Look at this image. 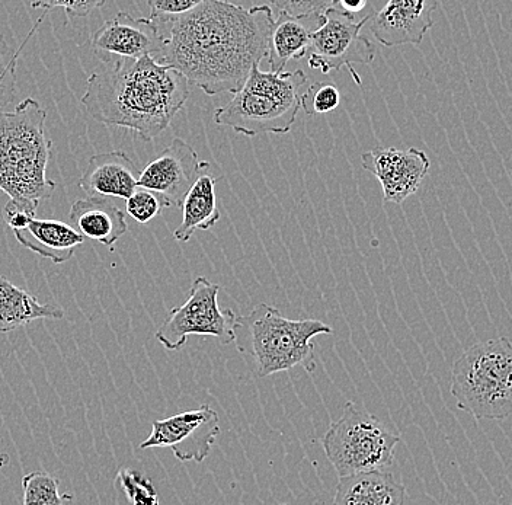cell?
<instances>
[{"label":"cell","instance_id":"6da1fadb","mask_svg":"<svg viewBox=\"0 0 512 505\" xmlns=\"http://www.w3.org/2000/svg\"><path fill=\"white\" fill-rule=\"evenodd\" d=\"M274 11L208 0L166 22L159 62L174 67L204 94H235L252 67L267 59Z\"/></svg>","mask_w":512,"mask_h":505},{"label":"cell","instance_id":"7a4b0ae2","mask_svg":"<svg viewBox=\"0 0 512 505\" xmlns=\"http://www.w3.org/2000/svg\"><path fill=\"white\" fill-rule=\"evenodd\" d=\"M181 72L153 57L124 59L94 73L83 94V107L99 123L126 127L144 142L168 129L190 97Z\"/></svg>","mask_w":512,"mask_h":505},{"label":"cell","instance_id":"3957f363","mask_svg":"<svg viewBox=\"0 0 512 505\" xmlns=\"http://www.w3.org/2000/svg\"><path fill=\"white\" fill-rule=\"evenodd\" d=\"M332 328L318 319H290L275 306H256L248 315L238 316L235 325L236 350L259 379L304 366L315 369L318 335H331Z\"/></svg>","mask_w":512,"mask_h":505},{"label":"cell","instance_id":"277c9868","mask_svg":"<svg viewBox=\"0 0 512 505\" xmlns=\"http://www.w3.org/2000/svg\"><path fill=\"white\" fill-rule=\"evenodd\" d=\"M47 113L27 98L14 111H0V190L15 200L40 204L56 190L47 166L53 143L46 136Z\"/></svg>","mask_w":512,"mask_h":505},{"label":"cell","instance_id":"5b68a950","mask_svg":"<svg viewBox=\"0 0 512 505\" xmlns=\"http://www.w3.org/2000/svg\"><path fill=\"white\" fill-rule=\"evenodd\" d=\"M306 86L303 70L264 72L255 65L233 98L217 108L214 123L249 137L286 134L302 110L300 98Z\"/></svg>","mask_w":512,"mask_h":505},{"label":"cell","instance_id":"8992f818","mask_svg":"<svg viewBox=\"0 0 512 505\" xmlns=\"http://www.w3.org/2000/svg\"><path fill=\"white\" fill-rule=\"evenodd\" d=\"M457 408L476 420H504L512 411V344L499 337L464 351L451 372Z\"/></svg>","mask_w":512,"mask_h":505},{"label":"cell","instance_id":"52a82bcc","mask_svg":"<svg viewBox=\"0 0 512 505\" xmlns=\"http://www.w3.org/2000/svg\"><path fill=\"white\" fill-rule=\"evenodd\" d=\"M399 441V434L376 415L348 402L342 417L326 431L323 447L338 476H347L389 468Z\"/></svg>","mask_w":512,"mask_h":505},{"label":"cell","instance_id":"ba28073f","mask_svg":"<svg viewBox=\"0 0 512 505\" xmlns=\"http://www.w3.org/2000/svg\"><path fill=\"white\" fill-rule=\"evenodd\" d=\"M219 284L206 277L195 278L187 302L169 312L156 331V340L168 351H178L190 335L214 337L220 344L235 341L236 313L219 306Z\"/></svg>","mask_w":512,"mask_h":505},{"label":"cell","instance_id":"9c48e42d","mask_svg":"<svg viewBox=\"0 0 512 505\" xmlns=\"http://www.w3.org/2000/svg\"><path fill=\"white\" fill-rule=\"evenodd\" d=\"M323 15L325 22L313 33L307 51L310 69L329 75L334 70L339 72L347 67L355 83L361 85V78L352 65H370L376 57L374 44L361 35L371 15L357 21L355 15L334 6L326 9Z\"/></svg>","mask_w":512,"mask_h":505},{"label":"cell","instance_id":"30bf717a","mask_svg":"<svg viewBox=\"0 0 512 505\" xmlns=\"http://www.w3.org/2000/svg\"><path fill=\"white\" fill-rule=\"evenodd\" d=\"M219 434V415L213 408L203 405L155 421L152 433L140 444V449L169 447L181 462L201 463L210 455Z\"/></svg>","mask_w":512,"mask_h":505},{"label":"cell","instance_id":"8fae6325","mask_svg":"<svg viewBox=\"0 0 512 505\" xmlns=\"http://www.w3.org/2000/svg\"><path fill=\"white\" fill-rule=\"evenodd\" d=\"M163 40L165 35L158 22L118 12L92 34L91 49L101 62L108 65L143 56L153 57L159 62Z\"/></svg>","mask_w":512,"mask_h":505},{"label":"cell","instance_id":"7c38bea8","mask_svg":"<svg viewBox=\"0 0 512 505\" xmlns=\"http://www.w3.org/2000/svg\"><path fill=\"white\" fill-rule=\"evenodd\" d=\"M361 166L382 184L384 201L402 204L421 187L430 171V159L416 147H374L361 155Z\"/></svg>","mask_w":512,"mask_h":505},{"label":"cell","instance_id":"4fadbf2b","mask_svg":"<svg viewBox=\"0 0 512 505\" xmlns=\"http://www.w3.org/2000/svg\"><path fill=\"white\" fill-rule=\"evenodd\" d=\"M203 163L197 152L182 139L172 140L137 178V187L159 194L169 207H181L185 194L197 180Z\"/></svg>","mask_w":512,"mask_h":505},{"label":"cell","instance_id":"5bb4252c","mask_svg":"<svg viewBox=\"0 0 512 505\" xmlns=\"http://www.w3.org/2000/svg\"><path fill=\"white\" fill-rule=\"evenodd\" d=\"M438 0H389L371 15L370 31L384 47L418 46L434 25Z\"/></svg>","mask_w":512,"mask_h":505},{"label":"cell","instance_id":"9a60e30c","mask_svg":"<svg viewBox=\"0 0 512 505\" xmlns=\"http://www.w3.org/2000/svg\"><path fill=\"white\" fill-rule=\"evenodd\" d=\"M137 178L136 163L126 153H99L89 159L79 187L88 197L127 198L136 190Z\"/></svg>","mask_w":512,"mask_h":505},{"label":"cell","instance_id":"2e32d148","mask_svg":"<svg viewBox=\"0 0 512 505\" xmlns=\"http://www.w3.org/2000/svg\"><path fill=\"white\" fill-rule=\"evenodd\" d=\"M69 217L70 225L83 238L99 242L111 252L128 230L126 214L108 198H80L72 204Z\"/></svg>","mask_w":512,"mask_h":505},{"label":"cell","instance_id":"e0dca14e","mask_svg":"<svg viewBox=\"0 0 512 505\" xmlns=\"http://www.w3.org/2000/svg\"><path fill=\"white\" fill-rule=\"evenodd\" d=\"M325 22V15L290 17L278 14L268 40L267 59L271 72H283L291 60H300L309 51L312 35Z\"/></svg>","mask_w":512,"mask_h":505},{"label":"cell","instance_id":"ac0fdd59","mask_svg":"<svg viewBox=\"0 0 512 505\" xmlns=\"http://www.w3.org/2000/svg\"><path fill=\"white\" fill-rule=\"evenodd\" d=\"M406 488L384 469L339 476L336 505H402Z\"/></svg>","mask_w":512,"mask_h":505},{"label":"cell","instance_id":"d6986e66","mask_svg":"<svg viewBox=\"0 0 512 505\" xmlns=\"http://www.w3.org/2000/svg\"><path fill=\"white\" fill-rule=\"evenodd\" d=\"M217 177L208 162L181 203L182 222L174 232L175 241L188 242L197 230H210L220 220L216 196Z\"/></svg>","mask_w":512,"mask_h":505},{"label":"cell","instance_id":"ffe728a7","mask_svg":"<svg viewBox=\"0 0 512 505\" xmlns=\"http://www.w3.org/2000/svg\"><path fill=\"white\" fill-rule=\"evenodd\" d=\"M14 235L19 244L54 264H63L73 258L75 249L85 239L72 225L35 217L24 229L14 230Z\"/></svg>","mask_w":512,"mask_h":505},{"label":"cell","instance_id":"44dd1931","mask_svg":"<svg viewBox=\"0 0 512 505\" xmlns=\"http://www.w3.org/2000/svg\"><path fill=\"white\" fill-rule=\"evenodd\" d=\"M64 310L50 303H40L31 293L0 277V332L15 331L38 319H63Z\"/></svg>","mask_w":512,"mask_h":505},{"label":"cell","instance_id":"7402d4cb","mask_svg":"<svg viewBox=\"0 0 512 505\" xmlns=\"http://www.w3.org/2000/svg\"><path fill=\"white\" fill-rule=\"evenodd\" d=\"M60 481L47 472H31L22 478L25 505H60L73 501V495L60 494Z\"/></svg>","mask_w":512,"mask_h":505},{"label":"cell","instance_id":"603a6c76","mask_svg":"<svg viewBox=\"0 0 512 505\" xmlns=\"http://www.w3.org/2000/svg\"><path fill=\"white\" fill-rule=\"evenodd\" d=\"M115 482L131 504L156 505L159 503L155 485L140 472L127 468L120 469Z\"/></svg>","mask_w":512,"mask_h":505},{"label":"cell","instance_id":"cb8c5ba5","mask_svg":"<svg viewBox=\"0 0 512 505\" xmlns=\"http://www.w3.org/2000/svg\"><path fill=\"white\" fill-rule=\"evenodd\" d=\"M339 102L341 94L335 83L316 82L304 89L300 108L307 115L328 114L338 108Z\"/></svg>","mask_w":512,"mask_h":505},{"label":"cell","instance_id":"d4e9b609","mask_svg":"<svg viewBox=\"0 0 512 505\" xmlns=\"http://www.w3.org/2000/svg\"><path fill=\"white\" fill-rule=\"evenodd\" d=\"M126 200L128 216L136 220V222L142 223V225L152 222L155 217L162 213L163 209H168L169 207V204L159 194L143 187H136V190Z\"/></svg>","mask_w":512,"mask_h":505},{"label":"cell","instance_id":"484cf974","mask_svg":"<svg viewBox=\"0 0 512 505\" xmlns=\"http://www.w3.org/2000/svg\"><path fill=\"white\" fill-rule=\"evenodd\" d=\"M19 51L12 50L0 35V111L14 102Z\"/></svg>","mask_w":512,"mask_h":505},{"label":"cell","instance_id":"4316f807","mask_svg":"<svg viewBox=\"0 0 512 505\" xmlns=\"http://www.w3.org/2000/svg\"><path fill=\"white\" fill-rule=\"evenodd\" d=\"M208 0H149L150 19L159 25L166 24L172 19L188 14Z\"/></svg>","mask_w":512,"mask_h":505},{"label":"cell","instance_id":"83f0119b","mask_svg":"<svg viewBox=\"0 0 512 505\" xmlns=\"http://www.w3.org/2000/svg\"><path fill=\"white\" fill-rule=\"evenodd\" d=\"M271 9L290 17H309L325 14L331 8L332 0H270Z\"/></svg>","mask_w":512,"mask_h":505},{"label":"cell","instance_id":"f1b7e54d","mask_svg":"<svg viewBox=\"0 0 512 505\" xmlns=\"http://www.w3.org/2000/svg\"><path fill=\"white\" fill-rule=\"evenodd\" d=\"M105 0H31V6L34 9L62 8L69 17H86L94 12L95 9L104 6Z\"/></svg>","mask_w":512,"mask_h":505},{"label":"cell","instance_id":"f546056e","mask_svg":"<svg viewBox=\"0 0 512 505\" xmlns=\"http://www.w3.org/2000/svg\"><path fill=\"white\" fill-rule=\"evenodd\" d=\"M40 204L27 200H11L3 207V220L12 230L24 229L34 219Z\"/></svg>","mask_w":512,"mask_h":505},{"label":"cell","instance_id":"4dcf8cb0","mask_svg":"<svg viewBox=\"0 0 512 505\" xmlns=\"http://www.w3.org/2000/svg\"><path fill=\"white\" fill-rule=\"evenodd\" d=\"M332 6L347 14L357 15L366 9L367 0H332Z\"/></svg>","mask_w":512,"mask_h":505}]
</instances>
